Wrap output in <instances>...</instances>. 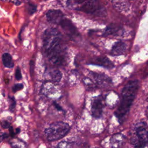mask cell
Segmentation results:
<instances>
[{
	"mask_svg": "<svg viewBox=\"0 0 148 148\" xmlns=\"http://www.w3.org/2000/svg\"><path fill=\"white\" fill-rule=\"evenodd\" d=\"M136 137L132 139V144L135 147H145L148 144V131L143 123H139L136 127Z\"/></svg>",
	"mask_w": 148,
	"mask_h": 148,
	"instance_id": "277c9868",
	"label": "cell"
},
{
	"mask_svg": "<svg viewBox=\"0 0 148 148\" xmlns=\"http://www.w3.org/2000/svg\"><path fill=\"white\" fill-rule=\"evenodd\" d=\"M43 49L49 61L55 65L63 64L65 60V47L62 36L56 28L45 30L42 36Z\"/></svg>",
	"mask_w": 148,
	"mask_h": 148,
	"instance_id": "6da1fadb",
	"label": "cell"
},
{
	"mask_svg": "<svg viewBox=\"0 0 148 148\" xmlns=\"http://www.w3.org/2000/svg\"><path fill=\"white\" fill-rule=\"evenodd\" d=\"M28 12L30 14H34L36 10V6L33 4H29L28 5Z\"/></svg>",
	"mask_w": 148,
	"mask_h": 148,
	"instance_id": "7402d4cb",
	"label": "cell"
},
{
	"mask_svg": "<svg viewBox=\"0 0 148 148\" xmlns=\"http://www.w3.org/2000/svg\"><path fill=\"white\" fill-rule=\"evenodd\" d=\"M83 83L88 91H93L97 88V86L94 83V82L91 80V79L88 77H85L83 79Z\"/></svg>",
	"mask_w": 148,
	"mask_h": 148,
	"instance_id": "e0dca14e",
	"label": "cell"
},
{
	"mask_svg": "<svg viewBox=\"0 0 148 148\" xmlns=\"http://www.w3.org/2000/svg\"><path fill=\"white\" fill-rule=\"evenodd\" d=\"M9 131H10V135H11L12 136H13L14 135V130H13L12 127L10 126V127L9 128Z\"/></svg>",
	"mask_w": 148,
	"mask_h": 148,
	"instance_id": "d4e9b609",
	"label": "cell"
},
{
	"mask_svg": "<svg viewBox=\"0 0 148 148\" xmlns=\"http://www.w3.org/2000/svg\"><path fill=\"white\" fill-rule=\"evenodd\" d=\"M24 87V85L22 83H18V84H16L13 86L12 88V90L14 92H16L18 91H20L21 90H22Z\"/></svg>",
	"mask_w": 148,
	"mask_h": 148,
	"instance_id": "ffe728a7",
	"label": "cell"
},
{
	"mask_svg": "<svg viewBox=\"0 0 148 148\" xmlns=\"http://www.w3.org/2000/svg\"><path fill=\"white\" fill-rule=\"evenodd\" d=\"M58 147L61 148H66V147H72V145L70 142H66V141H61L60 143H58L57 145Z\"/></svg>",
	"mask_w": 148,
	"mask_h": 148,
	"instance_id": "d6986e66",
	"label": "cell"
},
{
	"mask_svg": "<svg viewBox=\"0 0 148 148\" xmlns=\"http://www.w3.org/2000/svg\"><path fill=\"white\" fill-rule=\"evenodd\" d=\"M91 73L92 77L99 86L103 88H106L111 86L112 79L108 76L103 73H98L93 72H91Z\"/></svg>",
	"mask_w": 148,
	"mask_h": 148,
	"instance_id": "52a82bcc",
	"label": "cell"
},
{
	"mask_svg": "<svg viewBox=\"0 0 148 148\" xmlns=\"http://www.w3.org/2000/svg\"><path fill=\"white\" fill-rule=\"evenodd\" d=\"M9 101V110L10 112H13L14 109H15V106H16V100L15 98L13 97H10L9 96L8 97Z\"/></svg>",
	"mask_w": 148,
	"mask_h": 148,
	"instance_id": "ac0fdd59",
	"label": "cell"
},
{
	"mask_svg": "<svg viewBox=\"0 0 148 148\" xmlns=\"http://www.w3.org/2000/svg\"><path fill=\"white\" fill-rule=\"evenodd\" d=\"M6 137H8V135H6V134H5V133L2 134H1V141H2L3 139H5V138H6Z\"/></svg>",
	"mask_w": 148,
	"mask_h": 148,
	"instance_id": "484cf974",
	"label": "cell"
},
{
	"mask_svg": "<svg viewBox=\"0 0 148 148\" xmlns=\"http://www.w3.org/2000/svg\"><path fill=\"white\" fill-rule=\"evenodd\" d=\"M126 45L124 42L117 41L113 46L110 54L113 56H118L123 54L126 50Z\"/></svg>",
	"mask_w": 148,
	"mask_h": 148,
	"instance_id": "8fae6325",
	"label": "cell"
},
{
	"mask_svg": "<svg viewBox=\"0 0 148 148\" xmlns=\"http://www.w3.org/2000/svg\"><path fill=\"white\" fill-rule=\"evenodd\" d=\"M121 30V27L116 24H112L108 25L105 29L103 36H108L110 35H117Z\"/></svg>",
	"mask_w": 148,
	"mask_h": 148,
	"instance_id": "4fadbf2b",
	"label": "cell"
},
{
	"mask_svg": "<svg viewBox=\"0 0 148 148\" xmlns=\"http://www.w3.org/2000/svg\"><path fill=\"white\" fill-rule=\"evenodd\" d=\"M16 133H17V134L18 133V132H20V128H17V129L16 130Z\"/></svg>",
	"mask_w": 148,
	"mask_h": 148,
	"instance_id": "4316f807",
	"label": "cell"
},
{
	"mask_svg": "<svg viewBox=\"0 0 148 148\" xmlns=\"http://www.w3.org/2000/svg\"><path fill=\"white\" fill-rule=\"evenodd\" d=\"M60 25L69 36L73 37L78 35L76 28L69 20L64 18L60 24Z\"/></svg>",
	"mask_w": 148,
	"mask_h": 148,
	"instance_id": "9c48e42d",
	"label": "cell"
},
{
	"mask_svg": "<svg viewBox=\"0 0 148 148\" xmlns=\"http://www.w3.org/2000/svg\"><path fill=\"white\" fill-rule=\"evenodd\" d=\"M2 61L3 65L6 68H13L14 63L12 60V57L9 53H5L2 56Z\"/></svg>",
	"mask_w": 148,
	"mask_h": 148,
	"instance_id": "9a60e30c",
	"label": "cell"
},
{
	"mask_svg": "<svg viewBox=\"0 0 148 148\" xmlns=\"http://www.w3.org/2000/svg\"><path fill=\"white\" fill-rule=\"evenodd\" d=\"M138 88V82L137 80H131L128 82L123 88L120 103L115 112V115L120 122L123 121L128 114L135 98Z\"/></svg>",
	"mask_w": 148,
	"mask_h": 148,
	"instance_id": "7a4b0ae2",
	"label": "cell"
},
{
	"mask_svg": "<svg viewBox=\"0 0 148 148\" xmlns=\"http://www.w3.org/2000/svg\"><path fill=\"white\" fill-rule=\"evenodd\" d=\"M70 127L62 121L54 122L45 130V134L49 141L57 140L64 137L69 131Z\"/></svg>",
	"mask_w": 148,
	"mask_h": 148,
	"instance_id": "3957f363",
	"label": "cell"
},
{
	"mask_svg": "<svg viewBox=\"0 0 148 148\" xmlns=\"http://www.w3.org/2000/svg\"><path fill=\"white\" fill-rule=\"evenodd\" d=\"M1 126L3 128H9L10 127V123L7 121H3L1 123Z\"/></svg>",
	"mask_w": 148,
	"mask_h": 148,
	"instance_id": "603a6c76",
	"label": "cell"
},
{
	"mask_svg": "<svg viewBox=\"0 0 148 148\" xmlns=\"http://www.w3.org/2000/svg\"><path fill=\"white\" fill-rule=\"evenodd\" d=\"M125 140L124 136L120 133L113 135L110 139V143L112 147H117L121 146Z\"/></svg>",
	"mask_w": 148,
	"mask_h": 148,
	"instance_id": "7c38bea8",
	"label": "cell"
},
{
	"mask_svg": "<svg viewBox=\"0 0 148 148\" xmlns=\"http://www.w3.org/2000/svg\"><path fill=\"white\" fill-rule=\"evenodd\" d=\"M114 7L119 10L126 11L129 9L130 5L123 0H112Z\"/></svg>",
	"mask_w": 148,
	"mask_h": 148,
	"instance_id": "5bb4252c",
	"label": "cell"
},
{
	"mask_svg": "<svg viewBox=\"0 0 148 148\" xmlns=\"http://www.w3.org/2000/svg\"><path fill=\"white\" fill-rule=\"evenodd\" d=\"M50 76L54 83H58L61 81L62 75L59 70H54L50 73Z\"/></svg>",
	"mask_w": 148,
	"mask_h": 148,
	"instance_id": "2e32d148",
	"label": "cell"
},
{
	"mask_svg": "<svg viewBox=\"0 0 148 148\" xmlns=\"http://www.w3.org/2000/svg\"><path fill=\"white\" fill-rule=\"evenodd\" d=\"M91 64L101 66L108 69H112L114 67V64L113 62L106 56L97 57L91 61Z\"/></svg>",
	"mask_w": 148,
	"mask_h": 148,
	"instance_id": "30bf717a",
	"label": "cell"
},
{
	"mask_svg": "<svg viewBox=\"0 0 148 148\" xmlns=\"http://www.w3.org/2000/svg\"><path fill=\"white\" fill-rule=\"evenodd\" d=\"M75 9L87 14L97 15L101 14L102 12L98 0H85Z\"/></svg>",
	"mask_w": 148,
	"mask_h": 148,
	"instance_id": "5b68a950",
	"label": "cell"
},
{
	"mask_svg": "<svg viewBox=\"0 0 148 148\" xmlns=\"http://www.w3.org/2000/svg\"><path fill=\"white\" fill-rule=\"evenodd\" d=\"M53 104H54L55 108L57 109V110H59V111H62V110H63L62 109V108L61 107V106H60V105H58L57 103H56V102H54Z\"/></svg>",
	"mask_w": 148,
	"mask_h": 148,
	"instance_id": "cb8c5ba5",
	"label": "cell"
},
{
	"mask_svg": "<svg viewBox=\"0 0 148 148\" xmlns=\"http://www.w3.org/2000/svg\"><path fill=\"white\" fill-rule=\"evenodd\" d=\"M46 18L49 22L54 24L60 25L64 18L62 12L59 10H49L46 13Z\"/></svg>",
	"mask_w": 148,
	"mask_h": 148,
	"instance_id": "ba28073f",
	"label": "cell"
},
{
	"mask_svg": "<svg viewBox=\"0 0 148 148\" xmlns=\"http://www.w3.org/2000/svg\"><path fill=\"white\" fill-rule=\"evenodd\" d=\"M15 78L17 80H20L22 79V75H21L20 68L19 67H17V68L16 69Z\"/></svg>",
	"mask_w": 148,
	"mask_h": 148,
	"instance_id": "44dd1931",
	"label": "cell"
},
{
	"mask_svg": "<svg viewBox=\"0 0 148 148\" xmlns=\"http://www.w3.org/2000/svg\"><path fill=\"white\" fill-rule=\"evenodd\" d=\"M104 104L101 96L95 97L91 102V113L93 117L99 118L101 117Z\"/></svg>",
	"mask_w": 148,
	"mask_h": 148,
	"instance_id": "8992f818",
	"label": "cell"
}]
</instances>
